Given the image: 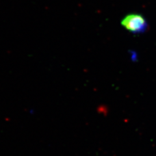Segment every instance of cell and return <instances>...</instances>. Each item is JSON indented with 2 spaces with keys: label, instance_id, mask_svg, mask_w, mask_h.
Returning a JSON list of instances; mask_svg holds the SVG:
<instances>
[{
  "label": "cell",
  "instance_id": "obj_1",
  "mask_svg": "<svg viewBox=\"0 0 156 156\" xmlns=\"http://www.w3.org/2000/svg\"><path fill=\"white\" fill-rule=\"evenodd\" d=\"M121 25L126 30L133 33L144 32L148 27L145 18L140 14L132 13L126 15L121 21Z\"/></svg>",
  "mask_w": 156,
  "mask_h": 156
}]
</instances>
